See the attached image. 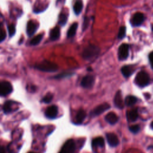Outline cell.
Listing matches in <instances>:
<instances>
[{
    "label": "cell",
    "mask_w": 153,
    "mask_h": 153,
    "mask_svg": "<svg viewBox=\"0 0 153 153\" xmlns=\"http://www.w3.org/2000/svg\"><path fill=\"white\" fill-rule=\"evenodd\" d=\"M35 68L39 71L47 72H54L58 69V66L57 64L48 60H44L38 64H36Z\"/></svg>",
    "instance_id": "1"
},
{
    "label": "cell",
    "mask_w": 153,
    "mask_h": 153,
    "mask_svg": "<svg viewBox=\"0 0 153 153\" xmlns=\"http://www.w3.org/2000/svg\"><path fill=\"white\" fill-rule=\"evenodd\" d=\"M100 51V49L96 45H88L83 51L82 57L85 60L91 59L97 56Z\"/></svg>",
    "instance_id": "2"
},
{
    "label": "cell",
    "mask_w": 153,
    "mask_h": 153,
    "mask_svg": "<svg viewBox=\"0 0 153 153\" xmlns=\"http://www.w3.org/2000/svg\"><path fill=\"white\" fill-rule=\"evenodd\" d=\"M149 81L150 78L148 74L144 71L139 72L135 78V82L139 87L146 86L149 83Z\"/></svg>",
    "instance_id": "3"
},
{
    "label": "cell",
    "mask_w": 153,
    "mask_h": 153,
    "mask_svg": "<svg viewBox=\"0 0 153 153\" xmlns=\"http://www.w3.org/2000/svg\"><path fill=\"white\" fill-rule=\"evenodd\" d=\"M75 143L72 139H69L63 145L59 153H74Z\"/></svg>",
    "instance_id": "4"
},
{
    "label": "cell",
    "mask_w": 153,
    "mask_h": 153,
    "mask_svg": "<svg viewBox=\"0 0 153 153\" xmlns=\"http://www.w3.org/2000/svg\"><path fill=\"white\" fill-rule=\"evenodd\" d=\"M13 91V87L10 82L8 81H2L0 82V96H5Z\"/></svg>",
    "instance_id": "5"
},
{
    "label": "cell",
    "mask_w": 153,
    "mask_h": 153,
    "mask_svg": "<svg viewBox=\"0 0 153 153\" xmlns=\"http://www.w3.org/2000/svg\"><path fill=\"white\" fill-rule=\"evenodd\" d=\"M129 46L127 44H122L118 48V58L121 60L126 59L128 56Z\"/></svg>",
    "instance_id": "6"
},
{
    "label": "cell",
    "mask_w": 153,
    "mask_h": 153,
    "mask_svg": "<svg viewBox=\"0 0 153 153\" xmlns=\"http://www.w3.org/2000/svg\"><path fill=\"white\" fill-rule=\"evenodd\" d=\"M110 108V105L107 103H104L99 106H96L91 112V115L92 116H97L105 112L108 109Z\"/></svg>",
    "instance_id": "7"
},
{
    "label": "cell",
    "mask_w": 153,
    "mask_h": 153,
    "mask_svg": "<svg viewBox=\"0 0 153 153\" xmlns=\"http://www.w3.org/2000/svg\"><path fill=\"white\" fill-rule=\"evenodd\" d=\"M94 82V77L92 75H86L85 76L81 82V85L84 88H91Z\"/></svg>",
    "instance_id": "8"
},
{
    "label": "cell",
    "mask_w": 153,
    "mask_h": 153,
    "mask_svg": "<svg viewBox=\"0 0 153 153\" xmlns=\"http://www.w3.org/2000/svg\"><path fill=\"white\" fill-rule=\"evenodd\" d=\"M106 136L107 141L111 146L114 147L118 145L119 140L118 139V137L114 133H107Z\"/></svg>",
    "instance_id": "9"
},
{
    "label": "cell",
    "mask_w": 153,
    "mask_h": 153,
    "mask_svg": "<svg viewBox=\"0 0 153 153\" xmlns=\"http://www.w3.org/2000/svg\"><path fill=\"white\" fill-rule=\"evenodd\" d=\"M58 113L57 107L55 105L49 106L45 111V115L50 119H53L56 117Z\"/></svg>",
    "instance_id": "10"
},
{
    "label": "cell",
    "mask_w": 153,
    "mask_h": 153,
    "mask_svg": "<svg viewBox=\"0 0 153 153\" xmlns=\"http://www.w3.org/2000/svg\"><path fill=\"white\" fill-rule=\"evenodd\" d=\"M144 15L141 13H136L134 14L132 19V24L135 26L140 25L144 20Z\"/></svg>",
    "instance_id": "11"
},
{
    "label": "cell",
    "mask_w": 153,
    "mask_h": 153,
    "mask_svg": "<svg viewBox=\"0 0 153 153\" xmlns=\"http://www.w3.org/2000/svg\"><path fill=\"white\" fill-rule=\"evenodd\" d=\"M37 25L35 23L32 22V20H30L28 22L27 24V27H26V32L29 36H32L33 35V34L36 32L37 29Z\"/></svg>",
    "instance_id": "12"
},
{
    "label": "cell",
    "mask_w": 153,
    "mask_h": 153,
    "mask_svg": "<svg viewBox=\"0 0 153 153\" xmlns=\"http://www.w3.org/2000/svg\"><path fill=\"white\" fill-rule=\"evenodd\" d=\"M114 103L115 106L117 108L120 109H123L124 108V102L123 100V96L120 91H118L116 93L114 97Z\"/></svg>",
    "instance_id": "13"
},
{
    "label": "cell",
    "mask_w": 153,
    "mask_h": 153,
    "mask_svg": "<svg viewBox=\"0 0 153 153\" xmlns=\"http://www.w3.org/2000/svg\"><path fill=\"white\" fill-rule=\"evenodd\" d=\"M126 116H127V120L129 121H131V122L135 121L137 119L139 116L137 109L136 108L131 109L130 111H127L126 112Z\"/></svg>",
    "instance_id": "14"
},
{
    "label": "cell",
    "mask_w": 153,
    "mask_h": 153,
    "mask_svg": "<svg viewBox=\"0 0 153 153\" xmlns=\"http://www.w3.org/2000/svg\"><path fill=\"white\" fill-rule=\"evenodd\" d=\"M105 118V120L111 124H114L118 121V117L116 114L113 112H110L108 113L106 115Z\"/></svg>",
    "instance_id": "15"
},
{
    "label": "cell",
    "mask_w": 153,
    "mask_h": 153,
    "mask_svg": "<svg viewBox=\"0 0 153 153\" xmlns=\"http://www.w3.org/2000/svg\"><path fill=\"white\" fill-rule=\"evenodd\" d=\"M60 29L59 27H54L50 32V37L51 41H56L60 37Z\"/></svg>",
    "instance_id": "16"
},
{
    "label": "cell",
    "mask_w": 153,
    "mask_h": 153,
    "mask_svg": "<svg viewBox=\"0 0 153 153\" xmlns=\"http://www.w3.org/2000/svg\"><path fill=\"white\" fill-rule=\"evenodd\" d=\"M134 69L131 66H124L121 68V72L125 77L130 76L134 72Z\"/></svg>",
    "instance_id": "17"
},
{
    "label": "cell",
    "mask_w": 153,
    "mask_h": 153,
    "mask_svg": "<svg viewBox=\"0 0 153 153\" xmlns=\"http://www.w3.org/2000/svg\"><path fill=\"white\" fill-rule=\"evenodd\" d=\"M91 143L94 147H103L105 145V140L103 137H97L92 140Z\"/></svg>",
    "instance_id": "18"
},
{
    "label": "cell",
    "mask_w": 153,
    "mask_h": 153,
    "mask_svg": "<svg viewBox=\"0 0 153 153\" xmlns=\"http://www.w3.org/2000/svg\"><path fill=\"white\" fill-rule=\"evenodd\" d=\"M86 117V112H85V111L81 109L79 110L76 116V123L78 124H81L82 123V121L84 120L85 118Z\"/></svg>",
    "instance_id": "19"
},
{
    "label": "cell",
    "mask_w": 153,
    "mask_h": 153,
    "mask_svg": "<svg viewBox=\"0 0 153 153\" xmlns=\"http://www.w3.org/2000/svg\"><path fill=\"white\" fill-rule=\"evenodd\" d=\"M77 27H78L77 23H74L71 25V26L70 27V28L69 29V30L68 31V33H67L68 37L70 38V37H72L75 35L76 29H77Z\"/></svg>",
    "instance_id": "20"
},
{
    "label": "cell",
    "mask_w": 153,
    "mask_h": 153,
    "mask_svg": "<svg viewBox=\"0 0 153 153\" xmlns=\"http://www.w3.org/2000/svg\"><path fill=\"white\" fill-rule=\"evenodd\" d=\"M137 102V98L133 96H128L125 99V103L127 106H132Z\"/></svg>",
    "instance_id": "21"
},
{
    "label": "cell",
    "mask_w": 153,
    "mask_h": 153,
    "mask_svg": "<svg viewBox=\"0 0 153 153\" xmlns=\"http://www.w3.org/2000/svg\"><path fill=\"white\" fill-rule=\"evenodd\" d=\"M82 3L81 1H76L74 6V10L76 14H79L82 9Z\"/></svg>",
    "instance_id": "22"
},
{
    "label": "cell",
    "mask_w": 153,
    "mask_h": 153,
    "mask_svg": "<svg viewBox=\"0 0 153 153\" xmlns=\"http://www.w3.org/2000/svg\"><path fill=\"white\" fill-rule=\"evenodd\" d=\"M42 39V35L39 34V35L35 36L34 38H33L31 39V41L30 42V44L32 45H36L40 43Z\"/></svg>",
    "instance_id": "23"
},
{
    "label": "cell",
    "mask_w": 153,
    "mask_h": 153,
    "mask_svg": "<svg viewBox=\"0 0 153 153\" xmlns=\"http://www.w3.org/2000/svg\"><path fill=\"white\" fill-rule=\"evenodd\" d=\"M11 107H12V102L7 101L6 102L3 106V110L4 113L8 114L11 111Z\"/></svg>",
    "instance_id": "24"
},
{
    "label": "cell",
    "mask_w": 153,
    "mask_h": 153,
    "mask_svg": "<svg viewBox=\"0 0 153 153\" xmlns=\"http://www.w3.org/2000/svg\"><path fill=\"white\" fill-rule=\"evenodd\" d=\"M66 22H67V16L65 14H61L59 16V24L63 26L66 24Z\"/></svg>",
    "instance_id": "25"
},
{
    "label": "cell",
    "mask_w": 153,
    "mask_h": 153,
    "mask_svg": "<svg viewBox=\"0 0 153 153\" xmlns=\"http://www.w3.org/2000/svg\"><path fill=\"white\" fill-rule=\"evenodd\" d=\"M8 33H9V36L10 37L13 36L15 33H16V27L13 24H11L10 25L8 26Z\"/></svg>",
    "instance_id": "26"
},
{
    "label": "cell",
    "mask_w": 153,
    "mask_h": 153,
    "mask_svg": "<svg viewBox=\"0 0 153 153\" xmlns=\"http://www.w3.org/2000/svg\"><path fill=\"white\" fill-rule=\"evenodd\" d=\"M126 27L124 26H121L120 28L118 33V38L119 39H122L124 37L125 35H126Z\"/></svg>",
    "instance_id": "27"
},
{
    "label": "cell",
    "mask_w": 153,
    "mask_h": 153,
    "mask_svg": "<svg viewBox=\"0 0 153 153\" xmlns=\"http://www.w3.org/2000/svg\"><path fill=\"white\" fill-rule=\"evenodd\" d=\"M53 94H51V93H48V94H47L44 97V98H43V99H42V101L44 102V103H50L51 101V100H52V99H53Z\"/></svg>",
    "instance_id": "28"
},
{
    "label": "cell",
    "mask_w": 153,
    "mask_h": 153,
    "mask_svg": "<svg viewBox=\"0 0 153 153\" xmlns=\"http://www.w3.org/2000/svg\"><path fill=\"white\" fill-rule=\"evenodd\" d=\"M129 130L133 133H137L140 130V126L139 125H133L129 127Z\"/></svg>",
    "instance_id": "29"
},
{
    "label": "cell",
    "mask_w": 153,
    "mask_h": 153,
    "mask_svg": "<svg viewBox=\"0 0 153 153\" xmlns=\"http://www.w3.org/2000/svg\"><path fill=\"white\" fill-rule=\"evenodd\" d=\"M72 75H73V73H71V72H63V73H61V74L56 75V76H54V78H64V77H66V76H69Z\"/></svg>",
    "instance_id": "30"
},
{
    "label": "cell",
    "mask_w": 153,
    "mask_h": 153,
    "mask_svg": "<svg viewBox=\"0 0 153 153\" xmlns=\"http://www.w3.org/2000/svg\"><path fill=\"white\" fill-rule=\"evenodd\" d=\"M6 38V33L0 27V42L3 41Z\"/></svg>",
    "instance_id": "31"
},
{
    "label": "cell",
    "mask_w": 153,
    "mask_h": 153,
    "mask_svg": "<svg viewBox=\"0 0 153 153\" xmlns=\"http://www.w3.org/2000/svg\"><path fill=\"white\" fill-rule=\"evenodd\" d=\"M149 61L151 62V66L152 68H153V52L150 53L149 56Z\"/></svg>",
    "instance_id": "32"
},
{
    "label": "cell",
    "mask_w": 153,
    "mask_h": 153,
    "mask_svg": "<svg viewBox=\"0 0 153 153\" xmlns=\"http://www.w3.org/2000/svg\"><path fill=\"white\" fill-rule=\"evenodd\" d=\"M0 153H6L4 147L2 145H0Z\"/></svg>",
    "instance_id": "33"
},
{
    "label": "cell",
    "mask_w": 153,
    "mask_h": 153,
    "mask_svg": "<svg viewBox=\"0 0 153 153\" xmlns=\"http://www.w3.org/2000/svg\"><path fill=\"white\" fill-rule=\"evenodd\" d=\"M151 128L153 129V121L151 123Z\"/></svg>",
    "instance_id": "34"
},
{
    "label": "cell",
    "mask_w": 153,
    "mask_h": 153,
    "mask_svg": "<svg viewBox=\"0 0 153 153\" xmlns=\"http://www.w3.org/2000/svg\"><path fill=\"white\" fill-rule=\"evenodd\" d=\"M29 153H36V152H29Z\"/></svg>",
    "instance_id": "35"
}]
</instances>
